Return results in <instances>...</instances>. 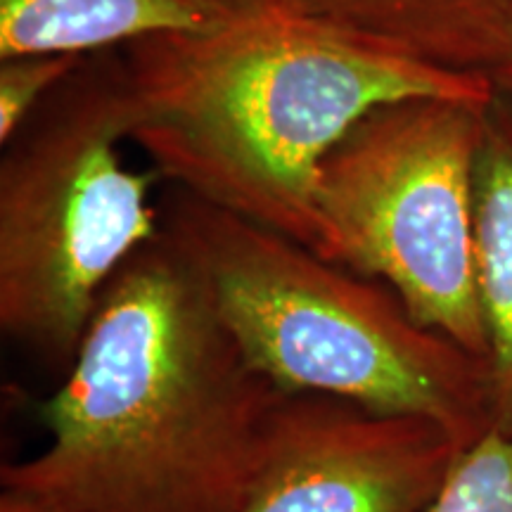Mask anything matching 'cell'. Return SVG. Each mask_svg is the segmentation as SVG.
<instances>
[{"label":"cell","mask_w":512,"mask_h":512,"mask_svg":"<svg viewBox=\"0 0 512 512\" xmlns=\"http://www.w3.org/2000/svg\"><path fill=\"white\" fill-rule=\"evenodd\" d=\"M283 396L162 223L100 294L41 403L50 444L0 467V512H242Z\"/></svg>","instance_id":"obj_1"},{"label":"cell","mask_w":512,"mask_h":512,"mask_svg":"<svg viewBox=\"0 0 512 512\" xmlns=\"http://www.w3.org/2000/svg\"><path fill=\"white\" fill-rule=\"evenodd\" d=\"M131 140L197 200L271 228L332 261L318 211L320 164L384 102L489 105L496 83L370 43L292 8L252 0L226 24L121 48Z\"/></svg>","instance_id":"obj_2"},{"label":"cell","mask_w":512,"mask_h":512,"mask_svg":"<svg viewBox=\"0 0 512 512\" xmlns=\"http://www.w3.org/2000/svg\"><path fill=\"white\" fill-rule=\"evenodd\" d=\"M162 223L202 268L249 366L280 392L420 415L465 444L494 427L489 361L420 325L389 285L181 188Z\"/></svg>","instance_id":"obj_3"},{"label":"cell","mask_w":512,"mask_h":512,"mask_svg":"<svg viewBox=\"0 0 512 512\" xmlns=\"http://www.w3.org/2000/svg\"><path fill=\"white\" fill-rule=\"evenodd\" d=\"M121 55H88L0 159V328L53 366L74 361L100 294L162 233L157 171H131Z\"/></svg>","instance_id":"obj_4"},{"label":"cell","mask_w":512,"mask_h":512,"mask_svg":"<svg viewBox=\"0 0 512 512\" xmlns=\"http://www.w3.org/2000/svg\"><path fill=\"white\" fill-rule=\"evenodd\" d=\"M489 105L373 107L323 159L316 192L335 264L389 285L420 325L486 361L475 166Z\"/></svg>","instance_id":"obj_5"},{"label":"cell","mask_w":512,"mask_h":512,"mask_svg":"<svg viewBox=\"0 0 512 512\" xmlns=\"http://www.w3.org/2000/svg\"><path fill=\"white\" fill-rule=\"evenodd\" d=\"M467 446L420 415L285 394L242 512H425Z\"/></svg>","instance_id":"obj_6"},{"label":"cell","mask_w":512,"mask_h":512,"mask_svg":"<svg viewBox=\"0 0 512 512\" xmlns=\"http://www.w3.org/2000/svg\"><path fill=\"white\" fill-rule=\"evenodd\" d=\"M292 8L413 60L491 76L512 46V0H287Z\"/></svg>","instance_id":"obj_7"},{"label":"cell","mask_w":512,"mask_h":512,"mask_svg":"<svg viewBox=\"0 0 512 512\" xmlns=\"http://www.w3.org/2000/svg\"><path fill=\"white\" fill-rule=\"evenodd\" d=\"M252 0H0V60L93 55L169 31L226 24Z\"/></svg>","instance_id":"obj_8"},{"label":"cell","mask_w":512,"mask_h":512,"mask_svg":"<svg viewBox=\"0 0 512 512\" xmlns=\"http://www.w3.org/2000/svg\"><path fill=\"white\" fill-rule=\"evenodd\" d=\"M475 235L494 427L512 439V98L498 88L486 107L477 152Z\"/></svg>","instance_id":"obj_9"},{"label":"cell","mask_w":512,"mask_h":512,"mask_svg":"<svg viewBox=\"0 0 512 512\" xmlns=\"http://www.w3.org/2000/svg\"><path fill=\"white\" fill-rule=\"evenodd\" d=\"M425 512H512V439L491 427L467 446Z\"/></svg>","instance_id":"obj_10"},{"label":"cell","mask_w":512,"mask_h":512,"mask_svg":"<svg viewBox=\"0 0 512 512\" xmlns=\"http://www.w3.org/2000/svg\"><path fill=\"white\" fill-rule=\"evenodd\" d=\"M86 57L12 55L0 60V145L17 136L31 114L79 69Z\"/></svg>","instance_id":"obj_11"},{"label":"cell","mask_w":512,"mask_h":512,"mask_svg":"<svg viewBox=\"0 0 512 512\" xmlns=\"http://www.w3.org/2000/svg\"><path fill=\"white\" fill-rule=\"evenodd\" d=\"M491 81L496 83L498 91L510 95V98H512V46H510V53L503 60L501 67H498L496 72L491 74Z\"/></svg>","instance_id":"obj_12"}]
</instances>
